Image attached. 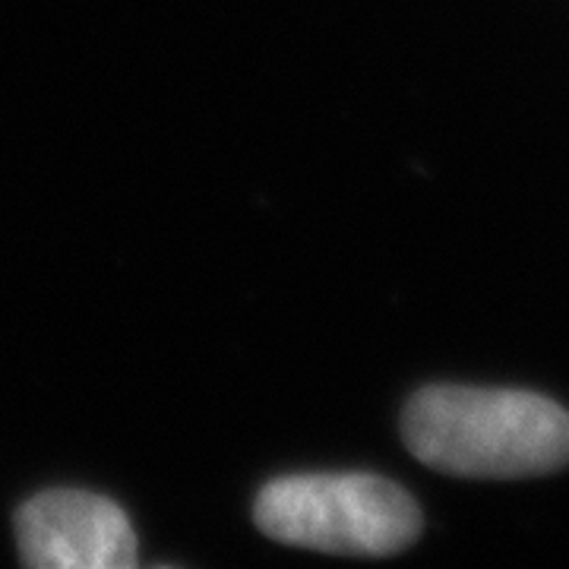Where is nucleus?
Instances as JSON below:
<instances>
[{"label":"nucleus","mask_w":569,"mask_h":569,"mask_svg":"<svg viewBox=\"0 0 569 569\" xmlns=\"http://www.w3.org/2000/svg\"><path fill=\"white\" fill-rule=\"evenodd\" d=\"M415 459L459 478H531L569 466V415L519 389L430 387L408 402Z\"/></svg>","instance_id":"f257e3e1"},{"label":"nucleus","mask_w":569,"mask_h":569,"mask_svg":"<svg viewBox=\"0 0 569 569\" xmlns=\"http://www.w3.org/2000/svg\"><path fill=\"white\" fill-rule=\"evenodd\" d=\"M20 553L36 569H127L137 538L123 509L99 493L48 490L17 516Z\"/></svg>","instance_id":"7ed1b4c3"},{"label":"nucleus","mask_w":569,"mask_h":569,"mask_svg":"<svg viewBox=\"0 0 569 569\" xmlns=\"http://www.w3.org/2000/svg\"><path fill=\"white\" fill-rule=\"evenodd\" d=\"M253 519L291 548L389 557L421 531V509L399 485L373 475H295L266 485Z\"/></svg>","instance_id":"f03ea898"}]
</instances>
